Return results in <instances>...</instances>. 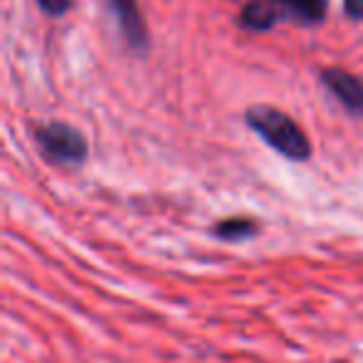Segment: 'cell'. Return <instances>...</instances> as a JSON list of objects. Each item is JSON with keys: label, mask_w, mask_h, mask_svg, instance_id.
I'll return each mask as SVG.
<instances>
[{"label": "cell", "mask_w": 363, "mask_h": 363, "mask_svg": "<svg viewBox=\"0 0 363 363\" xmlns=\"http://www.w3.org/2000/svg\"><path fill=\"white\" fill-rule=\"evenodd\" d=\"M247 125L277 152L294 162H303L311 157V142L306 132L281 110L274 107H252L247 112Z\"/></svg>", "instance_id": "6da1fadb"}, {"label": "cell", "mask_w": 363, "mask_h": 363, "mask_svg": "<svg viewBox=\"0 0 363 363\" xmlns=\"http://www.w3.org/2000/svg\"><path fill=\"white\" fill-rule=\"evenodd\" d=\"M38 147L45 152L48 160L65 162V164H77L87 157V142L75 127L65 122H45L35 127Z\"/></svg>", "instance_id": "7a4b0ae2"}, {"label": "cell", "mask_w": 363, "mask_h": 363, "mask_svg": "<svg viewBox=\"0 0 363 363\" xmlns=\"http://www.w3.org/2000/svg\"><path fill=\"white\" fill-rule=\"evenodd\" d=\"M321 82L333 97L348 110L351 115L363 117V80L351 72L341 70V67H331V70L321 72Z\"/></svg>", "instance_id": "3957f363"}, {"label": "cell", "mask_w": 363, "mask_h": 363, "mask_svg": "<svg viewBox=\"0 0 363 363\" xmlns=\"http://www.w3.org/2000/svg\"><path fill=\"white\" fill-rule=\"evenodd\" d=\"M115 8V16L120 21V28L125 33V38L130 40V45L142 48L147 43L145 23H142V13L137 8V0H110Z\"/></svg>", "instance_id": "277c9868"}, {"label": "cell", "mask_w": 363, "mask_h": 363, "mask_svg": "<svg viewBox=\"0 0 363 363\" xmlns=\"http://www.w3.org/2000/svg\"><path fill=\"white\" fill-rule=\"evenodd\" d=\"M279 16H286L303 26H316L326 18V0H272Z\"/></svg>", "instance_id": "5b68a950"}, {"label": "cell", "mask_w": 363, "mask_h": 363, "mask_svg": "<svg viewBox=\"0 0 363 363\" xmlns=\"http://www.w3.org/2000/svg\"><path fill=\"white\" fill-rule=\"evenodd\" d=\"M279 11L274 6L272 0H252L247 3L239 16V26L247 28V30H254V33H264L269 28H274V23L279 21Z\"/></svg>", "instance_id": "8992f818"}, {"label": "cell", "mask_w": 363, "mask_h": 363, "mask_svg": "<svg viewBox=\"0 0 363 363\" xmlns=\"http://www.w3.org/2000/svg\"><path fill=\"white\" fill-rule=\"evenodd\" d=\"M257 222L254 219H224L214 227V234L224 242H242L257 234Z\"/></svg>", "instance_id": "52a82bcc"}, {"label": "cell", "mask_w": 363, "mask_h": 363, "mask_svg": "<svg viewBox=\"0 0 363 363\" xmlns=\"http://www.w3.org/2000/svg\"><path fill=\"white\" fill-rule=\"evenodd\" d=\"M38 6L52 18H60L70 11V0H38Z\"/></svg>", "instance_id": "ba28073f"}, {"label": "cell", "mask_w": 363, "mask_h": 363, "mask_svg": "<svg viewBox=\"0 0 363 363\" xmlns=\"http://www.w3.org/2000/svg\"><path fill=\"white\" fill-rule=\"evenodd\" d=\"M346 16L353 21H363V0H346Z\"/></svg>", "instance_id": "9c48e42d"}]
</instances>
